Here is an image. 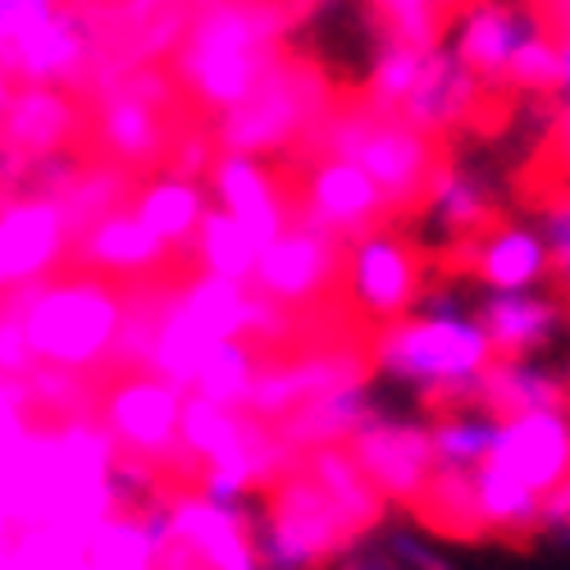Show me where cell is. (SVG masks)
Masks as SVG:
<instances>
[{
	"label": "cell",
	"mask_w": 570,
	"mask_h": 570,
	"mask_svg": "<svg viewBox=\"0 0 570 570\" xmlns=\"http://www.w3.org/2000/svg\"><path fill=\"white\" fill-rule=\"evenodd\" d=\"M561 306H566V328H570V288L561 293Z\"/></svg>",
	"instance_id": "obj_52"
},
{
	"label": "cell",
	"mask_w": 570,
	"mask_h": 570,
	"mask_svg": "<svg viewBox=\"0 0 570 570\" xmlns=\"http://www.w3.org/2000/svg\"><path fill=\"white\" fill-rule=\"evenodd\" d=\"M498 424L489 411L480 406H465V411H443L430 424V439H434V465L439 470H480L493 456V439H498Z\"/></svg>",
	"instance_id": "obj_35"
},
{
	"label": "cell",
	"mask_w": 570,
	"mask_h": 570,
	"mask_svg": "<svg viewBox=\"0 0 570 570\" xmlns=\"http://www.w3.org/2000/svg\"><path fill=\"white\" fill-rule=\"evenodd\" d=\"M328 115H334V106H328L324 73L302 60H278L243 106L219 115V147L265 160L293 147L302 132H320Z\"/></svg>",
	"instance_id": "obj_8"
},
{
	"label": "cell",
	"mask_w": 570,
	"mask_h": 570,
	"mask_svg": "<svg viewBox=\"0 0 570 570\" xmlns=\"http://www.w3.org/2000/svg\"><path fill=\"white\" fill-rule=\"evenodd\" d=\"M370 374L411 389L430 415L480 406V374L493 361V343L474 315L439 320V315H402L370 338Z\"/></svg>",
	"instance_id": "obj_3"
},
{
	"label": "cell",
	"mask_w": 570,
	"mask_h": 570,
	"mask_svg": "<svg viewBox=\"0 0 570 570\" xmlns=\"http://www.w3.org/2000/svg\"><path fill=\"white\" fill-rule=\"evenodd\" d=\"M183 402L187 393L156 379L151 370H128L119 384L97 393L91 420L110 434L124 456L174 465V456L183 452Z\"/></svg>",
	"instance_id": "obj_10"
},
{
	"label": "cell",
	"mask_w": 570,
	"mask_h": 570,
	"mask_svg": "<svg viewBox=\"0 0 570 570\" xmlns=\"http://www.w3.org/2000/svg\"><path fill=\"white\" fill-rule=\"evenodd\" d=\"M65 570H87V561H82V557H78V561H69V566H65Z\"/></svg>",
	"instance_id": "obj_53"
},
{
	"label": "cell",
	"mask_w": 570,
	"mask_h": 570,
	"mask_svg": "<svg viewBox=\"0 0 570 570\" xmlns=\"http://www.w3.org/2000/svg\"><path fill=\"white\" fill-rule=\"evenodd\" d=\"M302 470H306L311 480L324 489V498L343 511V520L352 525V534H356V539L384 525L389 502L379 498V489H374V484L365 480V474H361V465L352 461V452H347V448H315V452H306V456H302Z\"/></svg>",
	"instance_id": "obj_31"
},
{
	"label": "cell",
	"mask_w": 570,
	"mask_h": 570,
	"mask_svg": "<svg viewBox=\"0 0 570 570\" xmlns=\"http://www.w3.org/2000/svg\"><path fill=\"white\" fill-rule=\"evenodd\" d=\"M507 91H520V97H530V101H548L552 91H561V41L552 28H539L515 51V60L507 69Z\"/></svg>",
	"instance_id": "obj_38"
},
{
	"label": "cell",
	"mask_w": 570,
	"mask_h": 570,
	"mask_svg": "<svg viewBox=\"0 0 570 570\" xmlns=\"http://www.w3.org/2000/svg\"><path fill=\"white\" fill-rule=\"evenodd\" d=\"M97 60V28L78 6H65L10 65L19 87H73L82 69Z\"/></svg>",
	"instance_id": "obj_24"
},
{
	"label": "cell",
	"mask_w": 570,
	"mask_h": 570,
	"mask_svg": "<svg viewBox=\"0 0 570 570\" xmlns=\"http://www.w3.org/2000/svg\"><path fill=\"white\" fill-rule=\"evenodd\" d=\"M561 41V91L570 97V37H557Z\"/></svg>",
	"instance_id": "obj_50"
},
{
	"label": "cell",
	"mask_w": 570,
	"mask_h": 570,
	"mask_svg": "<svg viewBox=\"0 0 570 570\" xmlns=\"http://www.w3.org/2000/svg\"><path fill=\"white\" fill-rule=\"evenodd\" d=\"M37 370L32 361V347H28V334H23V320L14 311V302L0 306V374L6 379H28Z\"/></svg>",
	"instance_id": "obj_45"
},
{
	"label": "cell",
	"mask_w": 570,
	"mask_h": 570,
	"mask_svg": "<svg viewBox=\"0 0 570 570\" xmlns=\"http://www.w3.org/2000/svg\"><path fill=\"white\" fill-rule=\"evenodd\" d=\"M82 128H87V119H82V106L69 87H19L10 101V115H6V128H0V141H6L10 151L37 160V156L73 147V137Z\"/></svg>",
	"instance_id": "obj_25"
},
{
	"label": "cell",
	"mask_w": 570,
	"mask_h": 570,
	"mask_svg": "<svg viewBox=\"0 0 570 570\" xmlns=\"http://www.w3.org/2000/svg\"><path fill=\"white\" fill-rule=\"evenodd\" d=\"M474 320L484 324L493 356L525 361L552 347L557 328L566 324V311L561 297H543V293H484L474 302Z\"/></svg>",
	"instance_id": "obj_26"
},
{
	"label": "cell",
	"mask_w": 570,
	"mask_h": 570,
	"mask_svg": "<svg viewBox=\"0 0 570 570\" xmlns=\"http://www.w3.org/2000/svg\"><path fill=\"white\" fill-rule=\"evenodd\" d=\"M474 498H480L484 525L493 534L534 539V515H539V493L534 489H525L520 480H511L507 470L484 461L480 470H474Z\"/></svg>",
	"instance_id": "obj_36"
},
{
	"label": "cell",
	"mask_w": 570,
	"mask_h": 570,
	"mask_svg": "<svg viewBox=\"0 0 570 570\" xmlns=\"http://www.w3.org/2000/svg\"><path fill=\"white\" fill-rule=\"evenodd\" d=\"M374 406H379V397L370 389V379H352V384H338V389L311 397L306 406H297L283 424H274V434L297 456H306L315 448H347L352 434L374 415Z\"/></svg>",
	"instance_id": "obj_28"
},
{
	"label": "cell",
	"mask_w": 570,
	"mask_h": 570,
	"mask_svg": "<svg viewBox=\"0 0 570 570\" xmlns=\"http://www.w3.org/2000/svg\"><path fill=\"white\" fill-rule=\"evenodd\" d=\"M343 256H347V243H338L334 233L311 228L306 219L293 215V224L261 247V261H256V274H252V293L265 297L278 311L311 306L338 283Z\"/></svg>",
	"instance_id": "obj_13"
},
{
	"label": "cell",
	"mask_w": 570,
	"mask_h": 570,
	"mask_svg": "<svg viewBox=\"0 0 570 570\" xmlns=\"http://www.w3.org/2000/svg\"><path fill=\"white\" fill-rule=\"evenodd\" d=\"M283 32H288V14L265 0H215L197 19H187L174 73L202 110L228 115L283 60Z\"/></svg>",
	"instance_id": "obj_2"
},
{
	"label": "cell",
	"mask_w": 570,
	"mask_h": 570,
	"mask_svg": "<svg viewBox=\"0 0 570 570\" xmlns=\"http://www.w3.org/2000/svg\"><path fill=\"white\" fill-rule=\"evenodd\" d=\"M265 370V356L256 352L252 338H233V343H219L193 374V397L202 402H215V406H228V411H247L252 402V389Z\"/></svg>",
	"instance_id": "obj_32"
},
{
	"label": "cell",
	"mask_w": 570,
	"mask_h": 570,
	"mask_svg": "<svg viewBox=\"0 0 570 570\" xmlns=\"http://www.w3.org/2000/svg\"><path fill=\"white\" fill-rule=\"evenodd\" d=\"M384 548L393 552V561H397L402 570H456V566L430 543V534L411 530V525H393V530L384 534Z\"/></svg>",
	"instance_id": "obj_44"
},
{
	"label": "cell",
	"mask_w": 570,
	"mask_h": 570,
	"mask_svg": "<svg viewBox=\"0 0 570 570\" xmlns=\"http://www.w3.org/2000/svg\"><path fill=\"white\" fill-rule=\"evenodd\" d=\"M480 411H489L493 420H515L534 411L570 415V379L534 356L525 361L493 356L489 370L480 374Z\"/></svg>",
	"instance_id": "obj_29"
},
{
	"label": "cell",
	"mask_w": 570,
	"mask_h": 570,
	"mask_svg": "<svg viewBox=\"0 0 570 570\" xmlns=\"http://www.w3.org/2000/svg\"><path fill=\"white\" fill-rule=\"evenodd\" d=\"M128 210L147 224V233L156 243H165L169 252H193L197 228L210 215V193H206L202 178H187V174L169 169V174L132 183Z\"/></svg>",
	"instance_id": "obj_27"
},
{
	"label": "cell",
	"mask_w": 570,
	"mask_h": 570,
	"mask_svg": "<svg viewBox=\"0 0 570 570\" xmlns=\"http://www.w3.org/2000/svg\"><path fill=\"white\" fill-rule=\"evenodd\" d=\"M334 570H402L384 543H352L343 557H334Z\"/></svg>",
	"instance_id": "obj_47"
},
{
	"label": "cell",
	"mask_w": 570,
	"mask_h": 570,
	"mask_svg": "<svg viewBox=\"0 0 570 570\" xmlns=\"http://www.w3.org/2000/svg\"><path fill=\"white\" fill-rule=\"evenodd\" d=\"M128 197H132V174H124L119 165L101 160V165H82L78 183L60 197V210H65L73 237H78L87 224H97L101 215L124 210Z\"/></svg>",
	"instance_id": "obj_37"
},
{
	"label": "cell",
	"mask_w": 570,
	"mask_h": 570,
	"mask_svg": "<svg viewBox=\"0 0 570 570\" xmlns=\"http://www.w3.org/2000/svg\"><path fill=\"white\" fill-rule=\"evenodd\" d=\"M14 311L37 365L91 374L115 361L128 293L97 274H56L14 297Z\"/></svg>",
	"instance_id": "obj_5"
},
{
	"label": "cell",
	"mask_w": 570,
	"mask_h": 570,
	"mask_svg": "<svg viewBox=\"0 0 570 570\" xmlns=\"http://www.w3.org/2000/svg\"><path fill=\"white\" fill-rule=\"evenodd\" d=\"M14 91H19V82L10 78V69H0V128H6V115H10Z\"/></svg>",
	"instance_id": "obj_49"
},
{
	"label": "cell",
	"mask_w": 570,
	"mask_h": 570,
	"mask_svg": "<svg viewBox=\"0 0 570 570\" xmlns=\"http://www.w3.org/2000/svg\"><path fill=\"white\" fill-rule=\"evenodd\" d=\"M347 452L361 465L365 480L379 489V498L402 502V507H415V498L430 489L434 470H439L430 424L411 420L393 406H374V415L352 434Z\"/></svg>",
	"instance_id": "obj_12"
},
{
	"label": "cell",
	"mask_w": 570,
	"mask_h": 570,
	"mask_svg": "<svg viewBox=\"0 0 570 570\" xmlns=\"http://www.w3.org/2000/svg\"><path fill=\"white\" fill-rule=\"evenodd\" d=\"M320 137H324V156L356 160L374 178V187L384 193L389 215L420 210L424 193H430V178L439 169L434 137H424L411 124H402L397 115H379L361 101L328 115Z\"/></svg>",
	"instance_id": "obj_7"
},
{
	"label": "cell",
	"mask_w": 570,
	"mask_h": 570,
	"mask_svg": "<svg viewBox=\"0 0 570 570\" xmlns=\"http://www.w3.org/2000/svg\"><path fill=\"white\" fill-rule=\"evenodd\" d=\"M174 97V87L165 73H147L137 69L132 78H124L119 87H110L97 119H91V137L106 151L110 165H119L124 174H137L165 156L169 147V124H165V101Z\"/></svg>",
	"instance_id": "obj_14"
},
{
	"label": "cell",
	"mask_w": 570,
	"mask_h": 570,
	"mask_svg": "<svg viewBox=\"0 0 570 570\" xmlns=\"http://www.w3.org/2000/svg\"><path fill=\"white\" fill-rule=\"evenodd\" d=\"M169 520H174V548L193 561V570H256L252 530L243 511L210 507L197 493H174Z\"/></svg>",
	"instance_id": "obj_22"
},
{
	"label": "cell",
	"mask_w": 570,
	"mask_h": 570,
	"mask_svg": "<svg viewBox=\"0 0 570 570\" xmlns=\"http://www.w3.org/2000/svg\"><path fill=\"white\" fill-rule=\"evenodd\" d=\"M206 193H210L215 210H224L243 228H252L261 247L269 243V237H278L297 215L288 206V193H283L278 174L261 156H243V151H219L215 156V165L206 174Z\"/></svg>",
	"instance_id": "obj_17"
},
{
	"label": "cell",
	"mask_w": 570,
	"mask_h": 570,
	"mask_svg": "<svg viewBox=\"0 0 570 570\" xmlns=\"http://www.w3.org/2000/svg\"><path fill=\"white\" fill-rule=\"evenodd\" d=\"M415 215H424V224L443 233L448 256H456L465 243H474V237L498 224V193L480 169H470L461 160H439L430 193H424Z\"/></svg>",
	"instance_id": "obj_23"
},
{
	"label": "cell",
	"mask_w": 570,
	"mask_h": 570,
	"mask_svg": "<svg viewBox=\"0 0 570 570\" xmlns=\"http://www.w3.org/2000/svg\"><path fill=\"white\" fill-rule=\"evenodd\" d=\"M10 534H14V525H10V511H6V498H0V548L10 543Z\"/></svg>",
	"instance_id": "obj_51"
},
{
	"label": "cell",
	"mask_w": 570,
	"mask_h": 570,
	"mask_svg": "<svg viewBox=\"0 0 570 570\" xmlns=\"http://www.w3.org/2000/svg\"><path fill=\"white\" fill-rule=\"evenodd\" d=\"M28 397H32V411L37 415H51V424H65V420H82L97 411V393L87 389L82 374H69V370H46L37 365L28 379Z\"/></svg>",
	"instance_id": "obj_39"
},
{
	"label": "cell",
	"mask_w": 570,
	"mask_h": 570,
	"mask_svg": "<svg viewBox=\"0 0 570 570\" xmlns=\"http://www.w3.org/2000/svg\"><path fill=\"white\" fill-rule=\"evenodd\" d=\"M247 530L256 570H320L356 543L343 511L324 498V489L302 470V461L256 493Z\"/></svg>",
	"instance_id": "obj_6"
},
{
	"label": "cell",
	"mask_w": 570,
	"mask_h": 570,
	"mask_svg": "<svg viewBox=\"0 0 570 570\" xmlns=\"http://www.w3.org/2000/svg\"><path fill=\"white\" fill-rule=\"evenodd\" d=\"M288 328V311L269 306L265 297H256L243 283H224L210 274H197L187 288H178L174 297L160 302L156 315V338H151V356L147 370L174 389H193L197 365L233 338H256L269 343Z\"/></svg>",
	"instance_id": "obj_4"
},
{
	"label": "cell",
	"mask_w": 570,
	"mask_h": 570,
	"mask_svg": "<svg viewBox=\"0 0 570 570\" xmlns=\"http://www.w3.org/2000/svg\"><path fill=\"white\" fill-rule=\"evenodd\" d=\"M32 415L37 411H32L28 384H23V379H6V374H0V461H6L37 430Z\"/></svg>",
	"instance_id": "obj_43"
},
{
	"label": "cell",
	"mask_w": 570,
	"mask_h": 570,
	"mask_svg": "<svg viewBox=\"0 0 570 570\" xmlns=\"http://www.w3.org/2000/svg\"><path fill=\"white\" fill-rule=\"evenodd\" d=\"M87 570H160V548L151 543L141 515L110 511L82 543Z\"/></svg>",
	"instance_id": "obj_34"
},
{
	"label": "cell",
	"mask_w": 570,
	"mask_h": 570,
	"mask_svg": "<svg viewBox=\"0 0 570 570\" xmlns=\"http://www.w3.org/2000/svg\"><path fill=\"white\" fill-rule=\"evenodd\" d=\"M489 465L507 470L534 493H548L570 474V415L561 411H534L498 424Z\"/></svg>",
	"instance_id": "obj_21"
},
{
	"label": "cell",
	"mask_w": 570,
	"mask_h": 570,
	"mask_svg": "<svg viewBox=\"0 0 570 570\" xmlns=\"http://www.w3.org/2000/svg\"><path fill=\"white\" fill-rule=\"evenodd\" d=\"M452 274H470L484 293H534L548 278V247L539 228L498 219L489 233H480L474 243H465L452 256Z\"/></svg>",
	"instance_id": "obj_20"
},
{
	"label": "cell",
	"mask_w": 570,
	"mask_h": 570,
	"mask_svg": "<svg viewBox=\"0 0 570 570\" xmlns=\"http://www.w3.org/2000/svg\"><path fill=\"white\" fill-rule=\"evenodd\" d=\"M119 448L91 415L37 430L0 461V498L14 530H69L87 534L110 515V465Z\"/></svg>",
	"instance_id": "obj_1"
},
{
	"label": "cell",
	"mask_w": 570,
	"mask_h": 570,
	"mask_svg": "<svg viewBox=\"0 0 570 570\" xmlns=\"http://www.w3.org/2000/svg\"><path fill=\"white\" fill-rule=\"evenodd\" d=\"M539 28H548L534 0H456L448 14L443 46L484 82V91H507V69L515 51Z\"/></svg>",
	"instance_id": "obj_15"
},
{
	"label": "cell",
	"mask_w": 570,
	"mask_h": 570,
	"mask_svg": "<svg viewBox=\"0 0 570 570\" xmlns=\"http://www.w3.org/2000/svg\"><path fill=\"white\" fill-rule=\"evenodd\" d=\"M65 6H69V0H0V69H10L14 56Z\"/></svg>",
	"instance_id": "obj_41"
},
{
	"label": "cell",
	"mask_w": 570,
	"mask_h": 570,
	"mask_svg": "<svg viewBox=\"0 0 570 570\" xmlns=\"http://www.w3.org/2000/svg\"><path fill=\"white\" fill-rule=\"evenodd\" d=\"M69 252H73V228L60 202L28 193L0 197V302H14L37 283L56 278Z\"/></svg>",
	"instance_id": "obj_11"
},
{
	"label": "cell",
	"mask_w": 570,
	"mask_h": 570,
	"mask_svg": "<svg viewBox=\"0 0 570 570\" xmlns=\"http://www.w3.org/2000/svg\"><path fill=\"white\" fill-rule=\"evenodd\" d=\"M539 237L548 247V274L561 283V293L570 288V183H561L557 193L539 206Z\"/></svg>",
	"instance_id": "obj_42"
},
{
	"label": "cell",
	"mask_w": 570,
	"mask_h": 570,
	"mask_svg": "<svg viewBox=\"0 0 570 570\" xmlns=\"http://www.w3.org/2000/svg\"><path fill=\"white\" fill-rule=\"evenodd\" d=\"M379 23L389 37L411 41V46H434L443 41L448 14L456 10V0H370Z\"/></svg>",
	"instance_id": "obj_40"
},
{
	"label": "cell",
	"mask_w": 570,
	"mask_h": 570,
	"mask_svg": "<svg viewBox=\"0 0 570 570\" xmlns=\"http://www.w3.org/2000/svg\"><path fill=\"white\" fill-rule=\"evenodd\" d=\"M0 570H32V566H28V557L19 552L14 534H10V543H6V548H0Z\"/></svg>",
	"instance_id": "obj_48"
},
{
	"label": "cell",
	"mask_w": 570,
	"mask_h": 570,
	"mask_svg": "<svg viewBox=\"0 0 570 570\" xmlns=\"http://www.w3.org/2000/svg\"><path fill=\"white\" fill-rule=\"evenodd\" d=\"M297 219L334 233L338 243H356L361 233L389 224V206H384V193L374 187V178L356 160L315 156V165L306 169V183H302Z\"/></svg>",
	"instance_id": "obj_16"
},
{
	"label": "cell",
	"mask_w": 570,
	"mask_h": 570,
	"mask_svg": "<svg viewBox=\"0 0 570 570\" xmlns=\"http://www.w3.org/2000/svg\"><path fill=\"white\" fill-rule=\"evenodd\" d=\"M73 261L82 274H97V278L115 283V288H124V283L132 288V283L156 278L174 261V252L165 243H156L147 224L124 206V210L101 215L97 224H87L73 237Z\"/></svg>",
	"instance_id": "obj_18"
},
{
	"label": "cell",
	"mask_w": 570,
	"mask_h": 570,
	"mask_svg": "<svg viewBox=\"0 0 570 570\" xmlns=\"http://www.w3.org/2000/svg\"><path fill=\"white\" fill-rule=\"evenodd\" d=\"M343 293L361 324L384 328L415 311L420 293L430 288V256L420 252L415 237H402L397 228L379 224L347 243L343 256Z\"/></svg>",
	"instance_id": "obj_9"
},
{
	"label": "cell",
	"mask_w": 570,
	"mask_h": 570,
	"mask_svg": "<svg viewBox=\"0 0 570 570\" xmlns=\"http://www.w3.org/2000/svg\"><path fill=\"white\" fill-rule=\"evenodd\" d=\"M193 256H197L202 274L252 288V274H256V261H261V243H256L252 228H243L233 215H224V210L210 206V215H206L202 228H197Z\"/></svg>",
	"instance_id": "obj_33"
},
{
	"label": "cell",
	"mask_w": 570,
	"mask_h": 570,
	"mask_svg": "<svg viewBox=\"0 0 570 570\" xmlns=\"http://www.w3.org/2000/svg\"><path fill=\"white\" fill-rule=\"evenodd\" d=\"M534 539H548L552 548H570V474L548 493H539V515H534Z\"/></svg>",
	"instance_id": "obj_46"
},
{
	"label": "cell",
	"mask_w": 570,
	"mask_h": 570,
	"mask_svg": "<svg viewBox=\"0 0 570 570\" xmlns=\"http://www.w3.org/2000/svg\"><path fill=\"white\" fill-rule=\"evenodd\" d=\"M480 97H484V82L474 78L443 41H434L430 51H424L415 87L397 106V119L411 124L424 137H443L461 124H474V115H480Z\"/></svg>",
	"instance_id": "obj_19"
},
{
	"label": "cell",
	"mask_w": 570,
	"mask_h": 570,
	"mask_svg": "<svg viewBox=\"0 0 570 570\" xmlns=\"http://www.w3.org/2000/svg\"><path fill=\"white\" fill-rule=\"evenodd\" d=\"M411 515L424 534H443V539H461V543L493 539V530L484 525L480 498H474V470H434L430 489L415 498Z\"/></svg>",
	"instance_id": "obj_30"
}]
</instances>
